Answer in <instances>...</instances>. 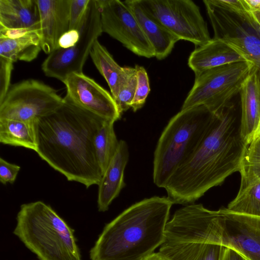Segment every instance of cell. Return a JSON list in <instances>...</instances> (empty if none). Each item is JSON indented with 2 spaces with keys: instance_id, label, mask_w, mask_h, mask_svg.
I'll list each match as a JSON object with an SVG mask.
<instances>
[{
  "instance_id": "cell-34",
  "label": "cell",
  "mask_w": 260,
  "mask_h": 260,
  "mask_svg": "<svg viewBox=\"0 0 260 260\" xmlns=\"http://www.w3.org/2000/svg\"><path fill=\"white\" fill-rule=\"evenodd\" d=\"M220 260L248 259L236 249L232 247H225L222 253Z\"/></svg>"
},
{
  "instance_id": "cell-36",
  "label": "cell",
  "mask_w": 260,
  "mask_h": 260,
  "mask_svg": "<svg viewBox=\"0 0 260 260\" xmlns=\"http://www.w3.org/2000/svg\"><path fill=\"white\" fill-rule=\"evenodd\" d=\"M259 135V136H260V132H259V135Z\"/></svg>"
},
{
  "instance_id": "cell-25",
  "label": "cell",
  "mask_w": 260,
  "mask_h": 260,
  "mask_svg": "<svg viewBox=\"0 0 260 260\" xmlns=\"http://www.w3.org/2000/svg\"><path fill=\"white\" fill-rule=\"evenodd\" d=\"M114 122L106 120L95 138L96 155L103 175L119 146V141L114 131Z\"/></svg>"
},
{
  "instance_id": "cell-9",
  "label": "cell",
  "mask_w": 260,
  "mask_h": 260,
  "mask_svg": "<svg viewBox=\"0 0 260 260\" xmlns=\"http://www.w3.org/2000/svg\"><path fill=\"white\" fill-rule=\"evenodd\" d=\"M80 38L72 47L58 48L42 64L46 76L61 82L74 73H82L83 66L95 41L103 32L100 11L96 0H90L79 28Z\"/></svg>"
},
{
  "instance_id": "cell-8",
  "label": "cell",
  "mask_w": 260,
  "mask_h": 260,
  "mask_svg": "<svg viewBox=\"0 0 260 260\" xmlns=\"http://www.w3.org/2000/svg\"><path fill=\"white\" fill-rule=\"evenodd\" d=\"M145 12L180 40L202 46L211 39L199 7L191 0H138Z\"/></svg>"
},
{
  "instance_id": "cell-3",
  "label": "cell",
  "mask_w": 260,
  "mask_h": 260,
  "mask_svg": "<svg viewBox=\"0 0 260 260\" xmlns=\"http://www.w3.org/2000/svg\"><path fill=\"white\" fill-rule=\"evenodd\" d=\"M173 202L155 196L132 205L105 225L89 251L90 260H142L166 240Z\"/></svg>"
},
{
  "instance_id": "cell-2",
  "label": "cell",
  "mask_w": 260,
  "mask_h": 260,
  "mask_svg": "<svg viewBox=\"0 0 260 260\" xmlns=\"http://www.w3.org/2000/svg\"><path fill=\"white\" fill-rule=\"evenodd\" d=\"M242 137L240 111L233 103L215 113L200 145L171 177L165 188L174 204H193L238 172L247 148Z\"/></svg>"
},
{
  "instance_id": "cell-13",
  "label": "cell",
  "mask_w": 260,
  "mask_h": 260,
  "mask_svg": "<svg viewBox=\"0 0 260 260\" xmlns=\"http://www.w3.org/2000/svg\"><path fill=\"white\" fill-rule=\"evenodd\" d=\"M63 83L65 97L75 105L107 120L115 122L121 118L111 93L83 72L69 75Z\"/></svg>"
},
{
  "instance_id": "cell-27",
  "label": "cell",
  "mask_w": 260,
  "mask_h": 260,
  "mask_svg": "<svg viewBox=\"0 0 260 260\" xmlns=\"http://www.w3.org/2000/svg\"><path fill=\"white\" fill-rule=\"evenodd\" d=\"M123 68V73L119 85L118 94L115 100L121 114L131 108L137 86L135 68L129 67Z\"/></svg>"
},
{
  "instance_id": "cell-17",
  "label": "cell",
  "mask_w": 260,
  "mask_h": 260,
  "mask_svg": "<svg viewBox=\"0 0 260 260\" xmlns=\"http://www.w3.org/2000/svg\"><path fill=\"white\" fill-rule=\"evenodd\" d=\"M244 61L247 60L233 47L213 38L191 53L188 65L196 76L212 68Z\"/></svg>"
},
{
  "instance_id": "cell-11",
  "label": "cell",
  "mask_w": 260,
  "mask_h": 260,
  "mask_svg": "<svg viewBox=\"0 0 260 260\" xmlns=\"http://www.w3.org/2000/svg\"><path fill=\"white\" fill-rule=\"evenodd\" d=\"M96 1L103 32L108 34L139 56L148 58L155 57L152 46L123 1Z\"/></svg>"
},
{
  "instance_id": "cell-4",
  "label": "cell",
  "mask_w": 260,
  "mask_h": 260,
  "mask_svg": "<svg viewBox=\"0 0 260 260\" xmlns=\"http://www.w3.org/2000/svg\"><path fill=\"white\" fill-rule=\"evenodd\" d=\"M39 260H82L75 231L49 205H21L13 232Z\"/></svg>"
},
{
  "instance_id": "cell-30",
  "label": "cell",
  "mask_w": 260,
  "mask_h": 260,
  "mask_svg": "<svg viewBox=\"0 0 260 260\" xmlns=\"http://www.w3.org/2000/svg\"><path fill=\"white\" fill-rule=\"evenodd\" d=\"M13 62L0 56V102L7 95L9 89Z\"/></svg>"
},
{
  "instance_id": "cell-16",
  "label": "cell",
  "mask_w": 260,
  "mask_h": 260,
  "mask_svg": "<svg viewBox=\"0 0 260 260\" xmlns=\"http://www.w3.org/2000/svg\"><path fill=\"white\" fill-rule=\"evenodd\" d=\"M129 158L127 143L119 141L118 149L109 163L99 184L98 208L105 212L125 186L124 172Z\"/></svg>"
},
{
  "instance_id": "cell-29",
  "label": "cell",
  "mask_w": 260,
  "mask_h": 260,
  "mask_svg": "<svg viewBox=\"0 0 260 260\" xmlns=\"http://www.w3.org/2000/svg\"><path fill=\"white\" fill-rule=\"evenodd\" d=\"M90 0H71L69 30L78 29L83 20Z\"/></svg>"
},
{
  "instance_id": "cell-28",
  "label": "cell",
  "mask_w": 260,
  "mask_h": 260,
  "mask_svg": "<svg viewBox=\"0 0 260 260\" xmlns=\"http://www.w3.org/2000/svg\"><path fill=\"white\" fill-rule=\"evenodd\" d=\"M137 86L131 108L134 112L141 109L145 104L150 88L149 78L145 69L138 64L135 65Z\"/></svg>"
},
{
  "instance_id": "cell-18",
  "label": "cell",
  "mask_w": 260,
  "mask_h": 260,
  "mask_svg": "<svg viewBox=\"0 0 260 260\" xmlns=\"http://www.w3.org/2000/svg\"><path fill=\"white\" fill-rule=\"evenodd\" d=\"M123 2L134 15L152 46L155 57L158 60L166 58L179 39L149 16L143 10L138 0H126Z\"/></svg>"
},
{
  "instance_id": "cell-19",
  "label": "cell",
  "mask_w": 260,
  "mask_h": 260,
  "mask_svg": "<svg viewBox=\"0 0 260 260\" xmlns=\"http://www.w3.org/2000/svg\"><path fill=\"white\" fill-rule=\"evenodd\" d=\"M0 26L41 30L37 0H0Z\"/></svg>"
},
{
  "instance_id": "cell-32",
  "label": "cell",
  "mask_w": 260,
  "mask_h": 260,
  "mask_svg": "<svg viewBox=\"0 0 260 260\" xmlns=\"http://www.w3.org/2000/svg\"><path fill=\"white\" fill-rule=\"evenodd\" d=\"M38 31L41 32V30L32 28H8L0 26V38L16 39Z\"/></svg>"
},
{
  "instance_id": "cell-22",
  "label": "cell",
  "mask_w": 260,
  "mask_h": 260,
  "mask_svg": "<svg viewBox=\"0 0 260 260\" xmlns=\"http://www.w3.org/2000/svg\"><path fill=\"white\" fill-rule=\"evenodd\" d=\"M0 142L35 151L37 141L34 121L0 119Z\"/></svg>"
},
{
  "instance_id": "cell-6",
  "label": "cell",
  "mask_w": 260,
  "mask_h": 260,
  "mask_svg": "<svg viewBox=\"0 0 260 260\" xmlns=\"http://www.w3.org/2000/svg\"><path fill=\"white\" fill-rule=\"evenodd\" d=\"M203 3L214 38L229 44L260 71V6L238 11L222 0H204Z\"/></svg>"
},
{
  "instance_id": "cell-20",
  "label": "cell",
  "mask_w": 260,
  "mask_h": 260,
  "mask_svg": "<svg viewBox=\"0 0 260 260\" xmlns=\"http://www.w3.org/2000/svg\"><path fill=\"white\" fill-rule=\"evenodd\" d=\"M225 247L211 243H164L159 252L168 260H220Z\"/></svg>"
},
{
  "instance_id": "cell-35",
  "label": "cell",
  "mask_w": 260,
  "mask_h": 260,
  "mask_svg": "<svg viewBox=\"0 0 260 260\" xmlns=\"http://www.w3.org/2000/svg\"><path fill=\"white\" fill-rule=\"evenodd\" d=\"M142 260H168V259L158 251L152 253Z\"/></svg>"
},
{
  "instance_id": "cell-23",
  "label": "cell",
  "mask_w": 260,
  "mask_h": 260,
  "mask_svg": "<svg viewBox=\"0 0 260 260\" xmlns=\"http://www.w3.org/2000/svg\"><path fill=\"white\" fill-rule=\"evenodd\" d=\"M95 66L105 78L115 100L122 78L123 68L114 59L107 49L96 40L89 54Z\"/></svg>"
},
{
  "instance_id": "cell-14",
  "label": "cell",
  "mask_w": 260,
  "mask_h": 260,
  "mask_svg": "<svg viewBox=\"0 0 260 260\" xmlns=\"http://www.w3.org/2000/svg\"><path fill=\"white\" fill-rule=\"evenodd\" d=\"M40 20L42 50L50 54L58 48L61 36L69 30L71 0H37Z\"/></svg>"
},
{
  "instance_id": "cell-12",
  "label": "cell",
  "mask_w": 260,
  "mask_h": 260,
  "mask_svg": "<svg viewBox=\"0 0 260 260\" xmlns=\"http://www.w3.org/2000/svg\"><path fill=\"white\" fill-rule=\"evenodd\" d=\"M220 244L232 247L248 260H260V217L219 210Z\"/></svg>"
},
{
  "instance_id": "cell-31",
  "label": "cell",
  "mask_w": 260,
  "mask_h": 260,
  "mask_svg": "<svg viewBox=\"0 0 260 260\" xmlns=\"http://www.w3.org/2000/svg\"><path fill=\"white\" fill-rule=\"evenodd\" d=\"M20 170V167L0 158V182L3 184H13Z\"/></svg>"
},
{
  "instance_id": "cell-24",
  "label": "cell",
  "mask_w": 260,
  "mask_h": 260,
  "mask_svg": "<svg viewBox=\"0 0 260 260\" xmlns=\"http://www.w3.org/2000/svg\"><path fill=\"white\" fill-rule=\"evenodd\" d=\"M226 209L233 213L260 217V180L240 184L237 196Z\"/></svg>"
},
{
  "instance_id": "cell-1",
  "label": "cell",
  "mask_w": 260,
  "mask_h": 260,
  "mask_svg": "<svg viewBox=\"0 0 260 260\" xmlns=\"http://www.w3.org/2000/svg\"><path fill=\"white\" fill-rule=\"evenodd\" d=\"M106 120L64 97L55 110L34 121L35 152L68 181L87 188L99 185L103 174L94 141Z\"/></svg>"
},
{
  "instance_id": "cell-33",
  "label": "cell",
  "mask_w": 260,
  "mask_h": 260,
  "mask_svg": "<svg viewBox=\"0 0 260 260\" xmlns=\"http://www.w3.org/2000/svg\"><path fill=\"white\" fill-rule=\"evenodd\" d=\"M79 38L80 33L78 30H69L59 38L58 42V48L67 49L72 47L77 43Z\"/></svg>"
},
{
  "instance_id": "cell-7",
  "label": "cell",
  "mask_w": 260,
  "mask_h": 260,
  "mask_svg": "<svg viewBox=\"0 0 260 260\" xmlns=\"http://www.w3.org/2000/svg\"><path fill=\"white\" fill-rule=\"evenodd\" d=\"M253 65L247 61L231 63L205 71L195 76L193 85L181 110L203 105L217 113L240 93Z\"/></svg>"
},
{
  "instance_id": "cell-15",
  "label": "cell",
  "mask_w": 260,
  "mask_h": 260,
  "mask_svg": "<svg viewBox=\"0 0 260 260\" xmlns=\"http://www.w3.org/2000/svg\"><path fill=\"white\" fill-rule=\"evenodd\" d=\"M240 93L241 134L249 145L260 132V71L254 66Z\"/></svg>"
},
{
  "instance_id": "cell-26",
  "label": "cell",
  "mask_w": 260,
  "mask_h": 260,
  "mask_svg": "<svg viewBox=\"0 0 260 260\" xmlns=\"http://www.w3.org/2000/svg\"><path fill=\"white\" fill-rule=\"evenodd\" d=\"M241 183L244 184L254 180H260V136L248 145L239 170Z\"/></svg>"
},
{
  "instance_id": "cell-21",
  "label": "cell",
  "mask_w": 260,
  "mask_h": 260,
  "mask_svg": "<svg viewBox=\"0 0 260 260\" xmlns=\"http://www.w3.org/2000/svg\"><path fill=\"white\" fill-rule=\"evenodd\" d=\"M42 50L41 32L29 34L16 39L0 38V56L13 62L34 60Z\"/></svg>"
},
{
  "instance_id": "cell-10",
  "label": "cell",
  "mask_w": 260,
  "mask_h": 260,
  "mask_svg": "<svg viewBox=\"0 0 260 260\" xmlns=\"http://www.w3.org/2000/svg\"><path fill=\"white\" fill-rule=\"evenodd\" d=\"M63 102V98L49 85L26 80L10 87L0 102V119L34 121L53 112Z\"/></svg>"
},
{
  "instance_id": "cell-5",
  "label": "cell",
  "mask_w": 260,
  "mask_h": 260,
  "mask_svg": "<svg viewBox=\"0 0 260 260\" xmlns=\"http://www.w3.org/2000/svg\"><path fill=\"white\" fill-rule=\"evenodd\" d=\"M215 113L199 105L181 110L169 121L156 144L153 158V181L164 188L175 171L198 148Z\"/></svg>"
}]
</instances>
